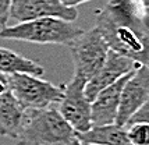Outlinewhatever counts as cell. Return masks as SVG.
<instances>
[{"label": "cell", "instance_id": "cell-1", "mask_svg": "<svg viewBox=\"0 0 149 145\" xmlns=\"http://www.w3.org/2000/svg\"><path fill=\"white\" fill-rule=\"evenodd\" d=\"M139 0H109L96 17V28L111 50L139 64L149 63V22Z\"/></svg>", "mask_w": 149, "mask_h": 145}, {"label": "cell", "instance_id": "cell-2", "mask_svg": "<svg viewBox=\"0 0 149 145\" xmlns=\"http://www.w3.org/2000/svg\"><path fill=\"white\" fill-rule=\"evenodd\" d=\"M18 145H78L77 132L56 106L25 110Z\"/></svg>", "mask_w": 149, "mask_h": 145}, {"label": "cell", "instance_id": "cell-3", "mask_svg": "<svg viewBox=\"0 0 149 145\" xmlns=\"http://www.w3.org/2000/svg\"><path fill=\"white\" fill-rule=\"evenodd\" d=\"M82 32L84 31L71 21H65L57 17H42L18 22L11 26H3L0 29V38L42 45L70 46Z\"/></svg>", "mask_w": 149, "mask_h": 145}, {"label": "cell", "instance_id": "cell-4", "mask_svg": "<svg viewBox=\"0 0 149 145\" xmlns=\"http://www.w3.org/2000/svg\"><path fill=\"white\" fill-rule=\"evenodd\" d=\"M7 77L10 91L25 110L57 106L63 98V85L56 86L40 77L24 72L10 74Z\"/></svg>", "mask_w": 149, "mask_h": 145}, {"label": "cell", "instance_id": "cell-5", "mask_svg": "<svg viewBox=\"0 0 149 145\" xmlns=\"http://www.w3.org/2000/svg\"><path fill=\"white\" fill-rule=\"evenodd\" d=\"M70 50L74 61V75L88 81L102 67L110 47L95 26L81 33L70 45Z\"/></svg>", "mask_w": 149, "mask_h": 145}, {"label": "cell", "instance_id": "cell-6", "mask_svg": "<svg viewBox=\"0 0 149 145\" xmlns=\"http://www.w3.org/2000/svg\"><path fill=\"white\" fill-rule=\"evenodd\" d=\"M85 82L84 78L74 75L68 84L63 85V98L57 103L58 113L75 132L88 131L92 127L91 102L85 96Z\"/></svg>", "mask_w": 149, "mask_h": 145}, {"label": "cell", "instance_id": "cell-7", "mask_svg": "<svg viewBox=\"0 0 149 145\" xmlns=\"http://www.w3.org/2000/svg\"><path fill=\"white\" fill-rule=\"evenodd\" d=\"M149 99V66L139 64L136 70L124 84L118 105L116 123L120 127H127L130 119L138 109Z\"/></svg>", "mask_w": 149, "mask_h": 145}, {"label": "cell", "instance_id": "cell-8", "mask_svg": "<svg viewBox=\"0 0 149 145\" xmlns=\"http://www.w3.org/2000/svg\"><path fill=\"white\" fill-rule=\"evenodd\" d=\"M138 66H139V63H136L135 60L110 49L102 67L97 70V72L92 78H89L85 82V96L88 98L89 102H92L93 98L102 89L114 84L116 81H118L124 75H127L128 72L134 71Z\"/></svg>", "mask_w": 149, "mask_h": 145}, {"label": "cell", "instance_id": "cell-9", "mask_svg": "<svg viewBox=\"0 0 149 145\" xmlns=\"http://www.w3.org/2000/svg\"><path fill=\"white\" fill-rule=\"evenodd\" d=\"M42 17H57L65 21L77 20L75 7L64 6L60 0H13L10 8V18L17 22L36 20Z\"/></svg>", "mask_w": 149, "mask_h": 145}, {"label": "cell", "instance_id": "cell-10", "mask_svg": "<svg viewBox=\"0 0 149 145\" xmlns=\"http://www.w3.org/2000/svg\"><path fill=\"white\" fill-rule=\"evenodd\" d=\"M134 71L128 72L127 75L121 77L114 84H111L107 88L102 89L93 98V100L91 102L92 125H106V124H114L116 123L123 86Z\"/></svg>", "mask_w": 149, "mask_h": 145}, {"label": "cell", "instance_id": "cell-11", "mask_svg": "<svg viewBox=\"0 0 149 145\" xmlns=\"http://www.w3.org/2000/svg\"><path fill=\"white\" fill-rule=\"evenodd\" d=\"M25 109L14 98L11 91L0 95V135L18 138L24 124Z\"/></svg>", "mask_w": 149, "mask_h": 145}, {"label": "cell", "instance_id": "cell-12", "mask_svg": "<svg viewBox=\"0 0 149 145\" xmlns=\"http://www.w3.org/2000/svg\"><path fill=\"white\" fill-rule=\"evenodd\" d=\"M77 139L93 145H131L127 137V128L117 124L92 125L88 131L77 132Z\"/></svg>", "mask_w": 149, "mask_h": 145}, {"label": "cell", "instance_id": "cell-13", "mask_svg": "<svg viewBox=\"0 0 149 145\" xmlns=\"http://www.w3.org/2000/svg\"><path fill=\"white\" fill-rule=\"evenodd\" d=\"M0 72L10 75L17 72L31 74L36 77H42L45 74V68L36 61L26 59L18 53L6 47H0Z\"/></svg>", "mask_w": 149, "mask_h": 145}, {"label": "cell", "instance_id": "cell-14", "mask_svg": "<svg viewBox=\"0 0 149 145\" xmlns=\"http://www.w3.org/2000/svg\"><path fill=\"white\" fill-rule=\"evenodd\" d=\"M127 137L131 145H149V124L132 123L127 125Z\"/></svg>", "mask_w": 149, "mask_h": 145}, {"label": "cell", "instance_id": "cell-15", "mask_svg": "<svg viewBox=\"0 0 149 145\" xmlns=\"http://www.w3.org/2000/svg\"><path fill=\"white\" fill-rule=\"evenodd\" d=\"M132 123H148L149 124V99L138 109V112H135V114L130 119L127 125L132 124Z\"/></svg>", "mask_w": 149, "mask_h": 145}, {"label": "cell", "instance_id": "cell-16", "mask_svg": "<svg viewBox=\"0 0 149 145\" xmlns=\"http://www.w3.org/2000/svg\"><path fill=\"white\" fill-rule=\"evenodd\" d=\"M13 0H0V25L6 26L10 20V8Z\"/></svg>", "mask_w": 149, "mask_h": 145}, {"label": "cell", "instance_id": "cell-17", "mask_svg": "<svg viewBox=\"0 0 149 145\" xmlns=\"http://www.w3.org/2000/svg\"><path fill=\"white\" fill-rule=\"evenodd\" d=\"M7 91H10V86H8V77H7L6 74L0 72V95L7 92Z\"/></svg>", "mask_w": 149, "mask_h": 145}, {"label": "cell", "instance_id": "cell-18", "mask_svg": "<svg viewBox=\"0 0 149 145\" xmlns=\"http://www.w3.org/2000/svg\"><path fill=\"white\" fill-rule=\"evenodd\" d=\"M60 1L67 7H75V8H77L78 4H82V3L89 1V0H60Z\"/></svg>", "mask_w": 149, "mask_h": 145}, {"label": "cell", "instance_id": "cell-19", "mask_svg": "<svg viewBox=\"0 0 149 145\" xmlns=\"http://www.w3.org/2000/svg\"><path fill=\"white\" fill-rule=\"evenodd\" d=\"M141 1V4L143 6V8L146 10V8H149V0H139Z\"/></svg>", "mask_w": 149, "mask_h": 145}, {"label": "cell", "instance_id": "cell-20", "mask_svg": "<svg viewBox=\"0 0 149 145\" xmlns=\"http://www.w3.org/2000/svg\"><path fill=\"white\" fill-rule=\"evenodd\" d=\"M78 145H93V144H84V142H79Z\"/></svg>", "mask_w": 149, "mask_h": 145}, {"label": "cell", "instance_id": "cell-21", "mask_svg": "<svg viewBox=\"0 0 149 145\" xmlns=\"http://www.w3.org/2000/svg\"><path fill=\"white\" fill-rule=\"evenodd\" d=\"M145 13H146V15H149V8H146V10H145Z\"/></svg>", "mask_w": 149, "mask_h": 145}, {"label": "cell", "instance_id": "cell-22", "mask_svg": "<svg viewBox=\"0 0 149 145\" xmlns=\"http://www.w3.org/2000/svg\"><path fill=\"white\" fill-rule=\"evenodd\" d=\"M148 66H149V63H148Z\"/></svg>", "mask_w": 149, "mask_h": 145}]
</instances>
